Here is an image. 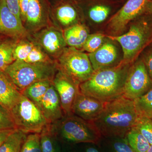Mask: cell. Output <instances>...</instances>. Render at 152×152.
Instances as JSON below:
<instances>
[{
  "mask_svg": "<svg viewBox=\"0 0 152 152\" xmlns=\"http://www.w3.org/2000/svg\"><path fill=\"white\" fill-rule=\"evenodd\" d=\"M138 118L134 101L122 96L105 103L103 111L92 122L101 135L123 138L134 126Z\"/></svg>",
  "mask_w": 152,
  "mask_h": 152,
  "instance_id": "cell-1",
  "label": "cell"
},
{
  "mask_svg": "<svg viewBox=\"0 0 152 152\" xmlns=\"http://www.w3.org/2000/svg\"><path fill=\"white\" fill-rule=\"evenodd\" d=\"M131 66L122 62L115 66L94 71L89 79L79 85L80 92L104 103L123 96Z\"/></svg>",
  "mask_w": 152,
  "mask_h": 152,
  "instance_id": "cell-2",
  "label": "cell"
},
{
  "mask_svg": "<svg viewBox=\"0 0 152 152\" xmlns=\"http://www.w3.org/2000/svg\"><path fill=\"white\" fill-rule=\"evenodd\" d=\"M135 20L126 34L108 36L111 39L119 43L124 53V63L130 64L152 42V15L145 13Z\"/></svg>",
  "mask_w": 152,
  "mask_h": 152,
  "instance_id": "cell-3",
  "label": "cell"
},
{
  "mask_svg": "<svg viewBox=\"0 0 152 152\" xmlns=\"http://www.w3.org/2000/svg\"><path fill=\"white\" fill-rule=\"evenodd\" d=\"M57 71L56 61L31 64L15 60L4 72L22 93L36 82L46 80L53 81Z\"/></svg>",
  "mask_w": 152,
  "mask_h": 152,
  "instance_id": "cell-4",
  "label": "cell"
},
{
  "mask_svg": "<svg viewBox=\"0 0 152 152\" xmlns=\"http://www.w3.org/2000/svg\"><path fill=\"white\" fill-rule=\"evenodd\" d=\"M55 136L59 135L71 142L97 143L101 134L92 122L72 115L51 124Z\"/></svg>",
  "mask_w": 152,
  "mask_h": 152,
  "instance_id": "cell-5",
  "label": "cell"
},
{
  "mask_svg": "<svg viewBox=\"0 0 152 152\" xmlns=\"http://www.w3.org/2000/svg\"><path fill=\"white\" fill-rule=\"evenodd\" d=\"M56 61L58 69L79 85L94 72L88 54L75 48H66Z\"/></svg>",
  "mask_w": 152,
  "mask_h": 152,
  "instance_id": "cell-6",
  "label": "cell"
},
{
  "mask_svg": "<svg viewBox=\"0 0 152 152\" xmlns=\"http://www.w3.org/2000/svg\"><path fill=\"white\" fill-rule=\"evenodd\" d=\"M10 112L16 129L26 134H40L50 125L39 108L22 94Z\"/></svg>",
  "mask_w": 152,
  "mask_h": 152,
  "instance_id": "cell-7",
  "label": "cell"
},
{
  "mask_svg": "<svg viewBox=\"0 0 152 152\" xmlns=\"http://www.w3.org/2000/svg\"><path fill=\"white\" fill-rule=\"evenodd\" d=\"M152 88V80L142 58L131 66L125 81L123 96L134 100Z\"/></svg>",
  "mask_w": 152,
  "mask_h": 152,
  "instance_id": "cell-8",
  "label": "cell"
},
{
  "mask_svg": "<svg viewBox=\"0 0 152 152\" xmlns=\"http://www.w3.org/2000/svg\"><path fill=\"white\" fill-rule=\"evenodd\" d=\"M34 34V42L52 59L56 60L67 46L63 32L55 27L47 26Z\"/></svg>",
  "mask_w": 152,
  "mask_h": 152,
  "instance_id": "cell-9",
  "label": "cell"
},
{
  "mask_svg": "<svg viewBox=\"0 0 152 152\" xmlns=\"http://www.w3.org/2000/svg\"><path fill=\"white\" fill-rule=\"evenodd\" d=\"M149 1L128 0L110 20V29L116 34L123 32L129 23L145 13Z\"/></svg>",
  "mask_w": 152,
  "mask_h": 152,
  "instance_id": "cell-10",
  "label": "cell"
},
{
  "mask_svg": "<svg viewBox=\"0 0 152 152\" xmlns=\"http://www.w3.org/2000/svg\"><path fill=\"white\" fill-rule=\"evenodd\" d=\"M56 90L65 116L73 115V105L80 92L79 85L58 69L52 81Z\"/></svg>",
  "mask_w": 152,
  "mask_h": 152,
  "instance_id": "cell-11",
  "label": "cell"
},
{
  "mask_svg": "<svg viewBox=\"0 0 152 152\" xmlns=\"http://www.w3.org/2000/svg\"><path fill=\"white\" fill-rule=\"evenodd\" d=\"M0 35L17 40L30 37L22 21L8 8L5 0H0Z\"/></svg>",
  "mask_w": 152,
  "mask_h": 152,
  "instance_id": "cell-12",
  "label": "cell"
},
{
  "mask_svg": "<svg viewBox=\"0 0 152 152\" xmlns=\"http://www.w3.org/2000/svg\"><path fill=\"white\" fill-rule=\"evenodd\" d=\"M49 10L45 0H29L26 18L24 26L30 34H34L48 26Z\"/></svg>",
  "mask_w": 152,
  "mask_h": 152,
  "instance_id": "cell-13",
  "label": "cell"
},
{
  "mask_svg": "<svg viewBox=\"0 0 152 152\" xmlns=\"http://www.w3.org/2000/svg\"><path fill=\"white\" fill-rule=\"evenodd\" d=\"M105 103L79 92L72 108V114L83 119L93 122L103 111Z\"/></svg>",
  "mask_w": 152,
  "mask_h": 152,
  "instance_id": "cell-14",
  "label": "cell"
},
{
  "mask_svg": "<svg viewBox=\"0 0 152 152\" xmlns=\"http://www.w3.org/2000/svg\"><path fill=\"white\" fill-rule=\"evenodd\" d=\"M38 107L50 124L57 122L65 117L58 95L53 83Z\"/></svg>",
  "mask_w": 152,
  "mask_h": 152,
  "instance_id": "cell-15",
  "label": "cell"
},
{
  "mask_svg": "<svg viewBox=\"0 0 152 152\" xmlns=\"http://www.w3.org/2000/svg\"><path fill=\"white\" fill-rule=\"evenodd\" d=\"M94 71L117 66L116 48L111 43L103 44L100 48L88 54Z\"/></svg>",
  "mask_w": 152,
  "mask_h": 152,
  "instance_id": "cell-16",
  "label": "cell"
},
{
  "mask_svg": "<svg viewBox=\"0 0 152 152\" xmlns=\"http://www.w3.org/2000/svg\"><path fill=\"white\" fill-rule=\"evenodd\" d=\"M21 95L4 72H0V105L10 111Z\"/></svg>",
  "mask_w": 152,
  "mask_h": 152,
  "instance_id": "cell-17",
  "label": "cell"
},
{
  "mask_svg": "<svg viewBox=\"0 0 152 152\" xmlns=\"http://www.w3.org/2000/svg\"><path fill=\"white\" fill-rule=\"evenodd\" d=\"M63 34L67 45L77 49L83 48L89 35L86 27L80 24L66 28Z\"/></svg>",
  "mask_w": 152,
  "mask_h": 152,
  "instance_id": "cell-18",
  "label": "cell"
},
{
  "mask_svg": "<svg viewBox=\"0 0 152 152\" xmlns=\"http://www.w3.org/2000/svg\"><path fill=\"white\" fill-rule=\"evenodd\" d=\"M53 15L57 23L66 28L75 24L74 23L78 16L75 8L67 3L57 4L53 9Z\"/></svg>",
  "mask_w": 152,
  "mask_h": 152,
  "instance_id": "cell-19",
  "label": "cell"
},
{
  "mask_svg": "<svg viewBox=\"0 0 152 152\" xmlns=\"http://www.w3.org/2000/svg\"><path fill=\"white\" fill-rule=\"evenodd\" d=\"M52 84V80H46L34 83L27 87L22 94L39 106L47 91Z\"/></svg>",
  "mask_w": 152,
  "mask_h": 152,
  "instance_id": "cell-20",
  "label": "cell"
},
{
  "mask_svg": "<svg viewBox=\"0 0 152 152\" xmlns=\"http://www.w3.org/2000/svg\"><path fill=\"white\" fill-rule=\"evenodd\" d=\"M18 41L7 38L0 42V72H4L15 61L13 51Z\"/></svg>",
  "mask_w": 152,
  "mask_h": 152,
  "instance_id": "cell-21",
  "label": "cell"
},
{
  "mask_svg": "<svg viewBox=\"0 0 152 152\" xmlns=\"http://www.w3.org/2000/svg\"><path fill=\"white\" fill-rule=\"evenodd\" d=\"M28 134L16 129L0 146V152H20Z\"/></svg>",
  "mask_w": 152,
  "mask_h": 152,
  "instance_id": "cell-22",
  "label": "cell"
},
{
  "mask_svg": "<svg viewBox=\"0 0 152 152\" xmlns=\"http://www.w3.org/2000/svg\"><path fill=\"white\" fill-rule=\"evenodd\" d=\"M126 137L128 143L135 152H146L151 146L146 139L134 127L127 133Z\"/></svg>",
  "mask_w": 152,
  "mask_h": 152,
  "instance_id": "cell-23",
  "label": "cell"
},
{
  "mask_svg": "<svg viewBox=\"0 0 152 152\" xmlns=\"http://www.w3.org/2000/svg\"><path fill=\"white\" fill-rule=\"evenodd\" d=\"M139 116L152 119V88L142 96L134 100Z\"/></svg>",
  "mask_w": 152,
  "mask_h": 152,
  "instance_id": "cell-24",
  "label": "cell"
},
{
  "mask_svg": "<svg viewBox=\"0 0 152 152\" xmlns=\"http://www.w3.org/2000/svg\"><path fill=\"white\" fill-rule=\"evenodd\" d=\"M35 45L34 41L28 39L17 41L13 51L14 59L26 62L28 55Z\"/></svg>",
  "mask_w": 152,
  "mask_h": 152,
  "instance_id": "cell-25",
  "label": "cell"
},
{
  "mask_svg": "<svg viewBox=\"0 0 152 152\" xmlns=\"http://www.w3.org/2000/svg\"><path fill=\"white\" fill-rule=\"evenodd\" d=\"M20 152H42L40 134L31 133L28 134Z\"/></svg>",
  "mask_w": 152,
  "mask_h": 152,
  "instance_id": "cell-26",
  "label": "cell"
},
{
  "mask_svg": "<svg viewBox=\"0 0 152 152\" xmlns=\"http://www.w3.org/2000/svg\"><path fill=\"white\" fill-rule=\"evenodd\" d=\"M52 59L45 53L42 49L35 42V45L30 52L25 62L31 64L53 62Z\"/></svg>",
  "mask_w": 152,
  "mask_h": 152,
  "instance_id": "cell-27",
  "label": "cell"
},
{
  "mask_svg": "<svg viewBox=\"0 0 152 152\" xmlns=\"http://www.w3.org/2000/svg\"><path fill=\"white\" fill-rule=\"evenodd\" d=\"M42 152H56L53 138L55 135L52 130L51 124L44 129L40 133Z\"/></svg>",
  "mask_w": 152,
  "mask_h": 152,
  "instance_id": "cell-28",
  "label": "cell"
},
{
  "mask_svg": "<svg viewBox=\"0 0 152 152\" xmlns=\"http://www.w3.org/2000/svg\"><path fill=\"white\" fill-rule=\"evenodd\" d=\"M134 127L152 145V119L139 116Z\"/></svg>",
  "mask_w": 152,
  "mask_h": 152,
  "instance_id": "cell-29",
  "label": "cell"
},
{
  "mask_svg": "<svg viewBox=\"0 0 152 152\" xmlns=\"http://www.w3.org/2000/svg\"><path fill=\"white\" fill-rule=\"evenodd\" d=\"M110 9L108 6L102 4L93 6L88 10L89 17L93 21L96 23L103 22L108 16Z\"/></svg>",
  "mask_w": 152,
  "mask_h": 152,
  "instance_id": "cell-30",
  "label": "cell"
},
{
  "mask_svg": "<svg viewBox=\"0 0 152 152\" xmlns=\"http://www.w3.org/2000/svg\"><path fill=\"white\" fill-rule=\"evenodd\" d=\"M104 36L97 34L89 35L86 42L83 46V50L89 53H92L102 46L103 43Z\"/></svg>",
  "mask_w": 152,
  "mask_h": 152,
  "instance_id": "cell-31",
  "label": "cell"
},
{
  "mask_svg": "<svg viewBox=\"0 0 152 152\" xmlns=\"http://www.w3.org/2000/svg\"><path fill=\"white\" fill-rule=\"evenodd\" d=\"M16 129L10 112L0 105V131Z\"/></svg>",
  "mask_w": 152,
  "mask_h": 152,
  "instance_id": "cell-32",
  "label": "cell"
},
{
  "mask_svg": "<svg viewBox=\"0 0 152 152\" xmlns=\"http://www.w3.org/2000/svg\"><path fill=\"white\" fill-rule=\"evenodd\" d=\"M142 58L146 68L149 75L152 80V48L144 53Z\"/></svg>",
  "mask_w": 152,
  "mask_h": 152,
  "instance_id": "cell-33",
  "label": "cell"
},
{
  "mask_svg": "<svg viewBox=\"0 0 152 152\" xmlns=\"http://www.w3.org/2000/svg\"><path fill=\"white\" fill-rule=\"evenodd\" d=\"M6 4L10 10L19 19H21L19 0H5Z\"/></svg>",
  "mask_w": 152,
  "mask_h": 152,
  "instance_id": "cell-34",
  "label": "cell"
},
{
  "mask_svg": "<svg viewBox=\"0 0 152 152\" xmlns=\"http://www.w3.org/2000/svg\"><path fill=\"white\" fill-rule=\"evenodd\" d=\"M113 148L115 152H135L130 146L127 141H118L115 142Z\"/></svg>",
  "mask_w": 152,
  "mask_h": 152,
  "instance_id": "cell-35",
  "label": "cell"
},
{
  "mask_svg": "<svg viewBox=\"0 0 152 152\" xmlns=\"http://www.w3.org/2000/svg\"><path fill=\"white\" fill-rule=\"evenodd\" d=\"M21 19L23 24H24L26 18V14L28 7L29 0H19Z\"/></svg>",
  "mask_w": 152,
  "mask_h": 152,
  "instance_id": "cell-36",
  "label": "cell"
},
{
  "mask_svg": "<svg viewBox=\"0 0 152 152\" xmlns=\"http://www.w3.org/2000/svg\"><path fill=\"white\" fill-rule=\"evenodd\" d=\"M14 129H8L0 131V146L7 140L8 137L11 134V133L14 131Z\"/></svg>",
  "mask_w": 152,
  "mask_h": 152,
  "instance_id": "cell-37",
  "label": "cell"
},
{
  "mask_svg": "<svg viewBox=\"0 0 152 152\" xmlns=\"http://www.w3.org/2000/svg\"><path fill=\"white\" fill-rule=\"evenodd\" d=\"M145 13L152 15V0H149L146 8Z\"/></svg>",
  "mask_w": 152,
  "mask_h": 152,
  "instance_id": "cell-38",
  "label": "cell"
},
{
  "mask_svg": "<svg viewBox=\"0 0 152 152\" xmlns=\"http://www.w3.org/2000/svg\"><path fill=\"white\" fill-rule=\"evenodd\" d=\"M86 152H99L96 149L94 148H89L87 149Z\"/></svg>",
  "mask_w": 152,
  "mask_h": 152,
  "instance_id": "cell-39",
  "label": "cell"
},
{
  "mask_svg": "<svg viewBox=\"0 0 152 152\" xmlns=\"http://www.w3.org/2000/svg\"><path fill=\"white\" fill-rule=\"evenodd\" d=\"M7 38V37H5V36L1 35H0V42L3 40L4 39H5Z\"/></svg>",
  "mask_w": 152,
  "mask_h": 152,
  "instance_id": "cell-40",
  "label": "cell"
},
{
  "mask_svg": "<svg viewBox=\"0 0 152 152\" xmlns=\"http://www.w3.org/2000/svg\"><path fill=\"white\" fill-rule=\"evenodd\" d=\"M146 152H152V145H151L149 148Z\"/></svg>",
  "mask_w": 152,
  "mask_h": 152,
  "instance_id": "cell-41",
  "label": "cell"
},
{
  "mask_svg": "<svg viewBox=\"0 0 152 152\" xmlns=\"http://www.w3.org/2000/svg\"><path fill=\"white\" fill-rule=\"evenodd\" d=\"M151 47H152V42L151 43Z\"/></svg>",
  "mask_w": 152,
  "mask_h": 152,
  "instance_id": "cell-42",
  "label": "cell"
}]
</instances>
